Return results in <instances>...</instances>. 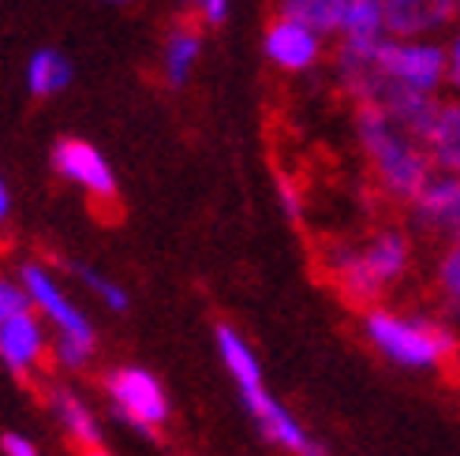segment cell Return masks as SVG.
I'll return each instance as SVG.
<instances>
[{
	"mask_svg": "<svg viewBox=\"0 0 460 456\" xmlns=\"http://www.w3.org/2000/svg\"><path fill=\"white\" fill-rule=\"evenodd\" d=\"M408 210H411V224L420 232L449 240L453 228L460 224V176L434 169L430 180L416 191V198L408 202Z\"/></svg>",
	"mask_w": 460,
	"mask_h": 456,
	"instance_id": "8fae6325",
	"label": "cell"
},
{
	"mask_svg": "<svg viewBox=\"0 0 460 456\" xmlns=\"http://www.w3.org/2000/svg\"><path fill=\"white\" fill-rule=\"evenodd\" d=\"M45 408H49L53 423L64 430L67 442H75L79 449L102 445V419H98V412L90 408V400L75 390V385H67V381L49 385V393H45Z\"/></svg>",
	"mask_w": 460,
	"mask_h": 456,
	"instance_id": "7c38bea8",
	"label": "cell"
},
{
	"mask_svg": "<svg viewBox=\"0 0 460 456\" xmlns=\"http://www.w3.org/2000/svg\"><path fill=\"white\" fill-rule=\"evenodd\" d=\"M199 60H202V31L195 22H176V27H169V34L161 38V49H157V72L165 79V86H172V90L188 86Z\"/></svg>",
	"mask_w": 460,
	"mask_h": 456,
	"instance_id": "4fadbf2b",
	"label": "cell"
},
{
	"mask_svg": "<svg viewBox=\"0 0 460 456\" xmlns=\"http://www.w3.org/2000/svg\"><path fill=\"white\" fill-rule=\"evenodd\" d=\"M15 277L27 288L31 303L38 307V314L49 322L53 329V363L60 371H86L94 363L98 352V333L90 314L67 295V288L60 285V277L53 273V266H45L41 259H22L15 266Z\"/></svg>",
	"mask_w": 460,
	"mask_h": 456,
	"instance_id": "5b68a950",
	"label": "cell"
},
{
	"mask_svg": "<svg viewBox=\"0 0 460 456\" xmlns=\"http://www.w3.org/2000/svg\"><path fill=\"white\" fill-rule=\"evenodd\" d=\"M72 79H75L72 60H67L60 49H49V45H45V49H34L27 67H22V86H27V94L38 101L64 94V90L72 86Z\"/></svg>",
	"mask_w": 460,
	"mask_h": 456,
	"instance_id": "5bb4252c",
	"label": "cell"
},
{
	"mask_svg": "<svg viewBox=\"0 0 460 456\" xmlns=\"http://www.w3.org/2000/svg\"><path fill=\"white\" fill-rule=\"evenodd\" d=\"M446 60H449V90L460 98V22L446 34Z\"/></svg>",
	"mask_w": 460,
	"mask_h": 456,
	"instance_id": "44dd1931",
	"label": "cell"
},
{
	"mask_svg": "<svg viewBox=\"0 0 460 456\" xmlns=\"http://www.w3.org/2000/svg\"><path fill=\"white\" fill-rule=\"evenodd\" d=\"M363 340L385 363L408 374H434L449 367L460 355L456 329L438 314L423 311H394V307H367Z\"/></svg>",
	"mask_w": 460,
	"mask_h": 456,
	"instance_id": "3957f363",
	"label": "cell"
},
{
	"mask_svg": "<svg viewBox=\"0 0 460 456\" xmlns=\"http://www.w3.org/2000/svg\"><path fill=\"white\" fill-rule=\"evenodd\" d=\"M0 452L4 456H41L38 442L31 434H22V430H4V434H0Z\"/></svg>",
	"mask_w": 460,
	"mask_h": 456,
	"instance_id": "ffe728a7",
	"label": "cell"
},
{
	"mask_svg": "<svg viewBox=\"0 0 460 456\" xmlns=\"http://www.w3.org/2000/svg\"><path fill=\"white\" fill-rule=\"evenodd\" d=\"M427 150L438 169L460 176V98H442L438 117L427 135Z\"/></svg>",
	"mask_w": 460,
	"mask_h": 456,
	"instance_id": "9a60e30c",
	"label": "cell"
},
{
	"mask_svg": "<svg viewBox=\"0 0 460 456\" xmlns=\"http://www.w3.org/2000/svg\"><path fill=\"white\" fill-rule=\"evenodd\" d=\"M389 38H438L460 22V0H382Z\"/></svg>",
	"mask_w": 460,
	"mask_h": 456,
	"instance_id": "30bf717a",
	"label": "cell"
},
{
	"mask_svg": "<svg viewBox=\"0 0 460 456\" xmlns=\"http://www.w3.org/2000/svg\"><path fill=\"white\" fill-rule=\"evenodd\" d=\"M411 269V240L401 228H378L359 243H333L326 273L337 292L359 307H375L389 288H397Z\"/></svg>",
	"mask_w": 460,
	"mask_h": 456,
	"instance_id": "277c9868",
	"label": "cell"
},
{
	"mask_svg": "<svg viewBox=\"0 0 460 456\" xmlns=\"http://www.w3.org/2000/svg\"><path fill=\"white\" fill-rule=\"evenodd\" d=\"M49 162L57 169L60 180H67L72 188H79L83 195H90L94 202H112L117 198V172H112L109 157L86 139H57Z\"/></svg>",
	"mask_w": 460,
	"mask_h": 456,
	"instance_id": "ba28073f",
	"label": "cell"
},
{
	"mask_svg": "<svg viewBox=\"0 0 460 456\" xmlns=\"http://www.w3.org/2000/svg\"><path fill=\"white\" fill-rule=\"evenodd\" d=\"M322 49H326V34H318L307 22H296L285 15H273L262 34V53L266 60L285 75H304L314 72Z\"/></svg>",
	"mask_w": 460,
	"mask_h": 456,
	"instance_id": "9c48e42d",
	"label": "cell"
},
{
	"mask_svg": "<svg viewBox=\"0 0 460 456\" xmlns=\"http://www.w3.org/2000/svg\"><path fill=\"white\" fill-rule=\"evenodd\" d=\"M233 12V0H195V15L206 22V27H221Z\"/></svg>",
	"mask_w": 460,
	"mask_h": 456,
	"instance_id": "7402d4cb",
	"label": "cell"
},
{
	"mask_svg": "<svg viewBox=\"0 0 460 456\" xmlns=\"http://www.w3.org/2000/svg\"><path fill=\"white\" fill-rule=\"evenodd\" d=\"M356 143L375 172L378 191L394 202H411L430 172L438 169L427 150V139L394 120L382 105H356Z\"/></svg>",
	"mask_w": 460,
	"mask_h": 456,
	"instance_id": "7a4b0ae2",
	"label": "cell"
},
{
	"mask_svg": "<svg viewBox=\"0 0 460 456\" xmlns=\"http://www.w3.org/2000/svg\"><path fill=\"white\" fill-rule=\"evenodd\" d=\"M278 202H281V214L288 217V221H300L304 217V210H307V202H304V195H300V188L292 184V180H278Z\"/></svg>",
	"mask_w": 460,
	"mask_h": 456,
	"instance_id": "d6986e66",
	"label": "cell"
},
{
	"mask_svg": "<svg viewBox=\"0 0 460 456\" xmlns=\"http://www.w3.org/2000/svg\"><path fill=\"white\" fill-rule=\"evenodd\" d=\"M434 292H438V300L453 314H460V243H449L438 255V266H434Z\"/></svg>",
	"mask_w": 460,
	"mask_h": 456,
	"instance_id": "ac0fdd59",
	"label": "cell"
},
{
	"mask_svg": "<svg viewBox=\"0 0 460 456\" xmlns=\"http://www.w3.org/2000/svg\"><path fill=\"white\" fill-rule=\"evenodd\" d=\"M449 243H460V224L453 228V236H449Z\"/></svg>",
	"mask_w": 460,
	"mask_h": 456,
	"instance_id": "d4e9b609",
	"label": "cell"
},
{
	"mask_svg": "<svg viewBox=\"0 0 460 456\" xmlns=\"http://www.w3.org/2000/svg\"><path fill=\"white\" fill-rule=\"evenodd\" d=\"M102 393L109 412L117 416L124 426L139 430V434H157L169 423V393L161 378L139 363H120V367L105 371L102 378Z\"/></svg>",
	"mask_w": 460,
	"mask_h": 456,
	"instance_id": "52a82bcc",
	"label": "cell"
},
{
	"mask_svg": "<svg viewBox=\"0 0 460 456\" xmlns=\"http://www.w3.org/2000/svg\"><path fill=\"white\" fill-rule=\"evenodd\" d=\"M12 217V184L4 180V184H0V221H8Z\"/></svg>",
	"mask_w": 460,
	"mask_h": 456,
	"instance_id": "603a6c76",
	"label": "cell"
},
{
	"mask_svg": "<svg viewBox=\"0 0 460 456\" xmlns=\"http://www.w3.org/2000/svg\"><path fill=\"white\" fill-rule=\"evenodd\" d=\"M278 4V15L307 22L318 34L337 38V15H333V0H273Z\"/></svg>",
	"mask_w": 460,
	"mask_h": 456,
	"instance_id": "e0dca14e",
	"label": "cell"
},
{
	"mask_svg": "<svg viewBox=\"0 0 460 456\" xmlns=\"http://www.w3.org/2000/svg\"><path fill=\"white\" fill-rule=\"evenodd\" d=\"M214 348H217V359L221 367L233 378L236 393H240V404L247 408L251 423L259 426V434L278 445L285 456H326L322 442L311 434V430L296 419V412L288 404H281L278 397L270 393L266 385V374H262V363L251 348V340L228 322H217L214 329Z\"/></svg>",
	"mask_w": 460,
	"mask_h": 456,
	"instance_id": "6da1fadb",
	"label": "cell"
},
{
	"mask_svg": "<svg viewBox=\"0 0 460 456\" xmlns=\"http://www.w3.org/2000/svg\"><path fill=\"white\" fill-rule=\"evenodd\" d=\"M83 456H112V452H105L102 445H94V449H83Z\"/></svg>",
	"mask_w": 460,
	"mask_h": 456,
	"instance_id": "cb8c5ba5",
	"label": "cell"
},
{
	"mask_svg": "<svg viewBox=\"0 0 460 456\" xmlns=\"http://www.w3.org/2000/svg\"><path fill=\"white\" fill-rule=\"evenodd\" d=\"M53 359V329L15 277L0 281V363L12 378H34Z\"/></svg>",
	"mask_w": 460,
	"mask_h": 456,
	"instance_id": "8992f818",
	"label": "cell"
},
{
	"mask_svg": "<svg viewBox=\"0 0 460 456\" xmlns=\"http://www.w3.org/2000/svg\"><path fill=\"white\" fill-rule=\"evenodd\" d=\"M72 269V277L94 295V300L105 307V311H112V314H120V311H128V288L120 285V281H112V277H105L102 269H94V266H86V262H72L67 266Z\"/></svg>",
	"mask_w": 460,
	"mask_h": 456,
	"instance_id": "2e32d148",
	"label": "cell"
},
{
	"mask_svg": "<svg viewBox=\"0 0 460 456\" xmlns=\"http://www.w3.org/2000/svg\"><path fill=\"white\" fill-rule=\"evenodd\" d=\"M102 4H112V8H120V4H128V0H102Z\"/></svg>",
	"mask_w": 460,
	"mask_h": 456,
	"instance_id": "484cf974",
	"label": "cell"
}]
</instances>
